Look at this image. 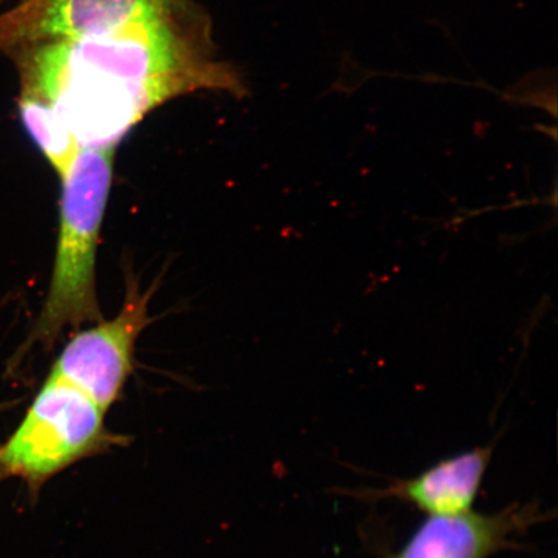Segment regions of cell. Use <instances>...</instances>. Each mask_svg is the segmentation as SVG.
<instances>
[{
	"mask_svg": "<svg viewBox=\"0 0 558 558\" xmlns=\"http://www.w3.org/2000/svg\"><path fill=\"white\" fill-rule=\"evenodd\" d=\"M169 15L138 20L101 37L40 47L29 65L31 93L65 88L110 120L138 123L181 94L233 89L232 74L202 61Z\"/></svg>",
	"mask_w": 558,
	"mask_h": 558,
	"instance_id": "cell-1",
	"label": "cell"
},
{
	"mask_svg": "<svg viewBox=\"0 0 558 558\" xmlns=\"http://www.w3.org/2000/svg\"><path fill=\"white\" fill-rule=\"evenodd\" d=\"M113 170L114 148L81 149L61 177L59 244L37 330L46 343L68 327L100 319L96 254Z\"/></svg>",
	"mask_w": 558,
	"mask_h": 558,
	"instance_id": "cell-2",
	"label": "cell"
},
{
	"mask_svg": "<svg viewBox=\"0 0 558 558\" xmlns=\"http://www.w3.org/2000/svg\"><path fill=\"white\" fill-rule=\"evenodd\" d=\"M105 413L80 389L48 376L19 428L0 445V483L21 478L37 498L59 473L125 444L107 428Z\"/></svg>",
	"mask_w": 558,
	"mask_h": 558,
	"instance_id": "cell-3",
	"label": "cell"
},
{
	"mask_svg": "<svg viewBox=\"0 0 558 558\" xmlns=\"http://www.w3.org/2000/svg\"><path fill=\"white\" fill-rule=\"evenodd\" d=\"M148 302L135 282L129 284L118 316L76 333L56 361L50 378L80 389L108 411L120 399L134 369L136 340L150 320Z\"/></svg>",
	"mask_w": 558,
	"mask_h": 558,
	"instance_id": "cell-4",
	"label": "cell"
},
{
	"mask_svg": "<svg viewBox=\"0 0 558 558\" xmlns=\"http://www.w3.org/2000/svg\"><path fill=\"white\" fill-rule=\"evenodd\" d=\"M544 519L536 505H514L493 514L428 515L392 558H488L515 547L514 538Z\"/></svg>",
	"mask_w": 558,
	"mask_h": 558,
	"instance_id": "cell-5",
	"label": "cell"
},
{
	"mask_svg": "<svg viewBox=\"0 0 558 558\" xmlns=\"http://www.w3.org/2000/svg\"><path fill=\"white\" fill-rule=\"evenodd\" d=\"M171 0H41L3 21L4 34L23 39L101 37L135 21L169 15Z\"/></svg>",
	"mask_w": 558,
	"mask_h": 558,
	"instance_id": "cell-6",
	"label": "cell"
},
{
	"mask_svg": "<svg viewBox=\"0 0 558 558\" xmlns=\"http://www.w3.org/2000/svg\"><path fill=\"white\" fill-rule=\"evenodd\" d=\"M493 449L494 446H484L458 453L376 494L407 501L428 515L469 512L490 464Z\"/></svg>",
	"mask_w": 558,
	"mask_h": 558,
	"instance_id": "cell-7",
	"label": "cell"
},
{
	"mask_svg": "<svg viewBox=\"0 0 558 558\" xmlns=\"http://www.w3.org/2000/svg\"><path fill=\"white\" fill-rule=\"evenodd\" d=\"M20 113L35 144L62 177L81 150L72 132L50 105L38 97L25 94L20 102Z\"/></svg>",
	"mask_w": 558,
	"mask_h": 558,
	"instance_id": "cell-8",
	"label": "cell"
}]
</instances>
